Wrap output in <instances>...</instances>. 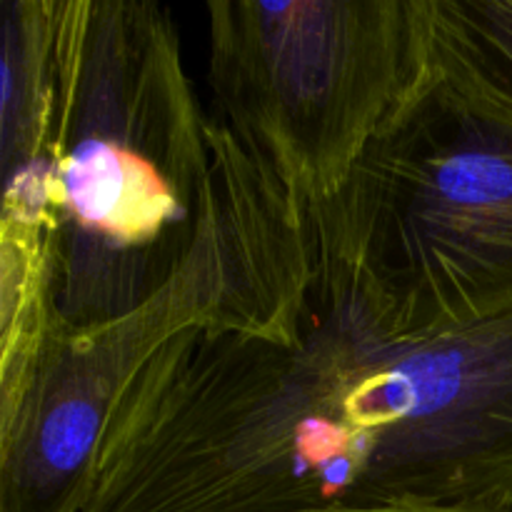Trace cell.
Returning <instances> with one entry per match:
<instances>
[{"mask_svg":"<svg viewBox=\"0 0 512 512\" xmlns=\"http://www.w3.org/2000/svg\"><path fill=\"white\" fill-rule=\"evenodd\" d=\"M195 248L133 313L85 330L50 328L18 398L0 405V512H80L110 408L180 330L263 323L298 295L313 263L310 210L225 125Z\"/></svg>","mask_w":512,"mask_h":512,"instance_id":"277c9868","label":"cell"},{"mask_svg":"<svg viewBox=\"0 0 512 512\" xmlns=\"http://www.w3.org/2000/svg\"><path fill=\"white\" fill-rule=\"evenodd\" d=\"M310 223L408 330L512 308V95L470 58L438 0L428 73Z\"/></svg>","mask_w":512,"mask_h":512,"instance_id":"3957f363","label":"cell"},{"mask_svg":"<svg viewBox=\"0 0 512 512\" xmlns=\"http://www.w3.org/2000/svg\"><path fill=\"white\" fill-rule=\"evenodd\" d=\"M215 123L313 210L428 73L435 0H210Z\"/></svg>","mask_w":512,"mask_h":512,"instance_id":"5b68a950","label":"cell"},{"mask_svg":"<svg viewBox=\"0 0 512 512\" xmlns=\"http://www.w3.org/2000/svg\"><path fill=\"white\" fill-rule=\"evenodd\" d=\"M48 153L55 320L123 318L183 268L215 180L213 125L168 5L60 0Z\"/></svg>","mask_w":512,"mask_h":512,"instance_id":"7a4b0ae2","label":"cell"},{"mask_svg":"<svg viewBox=\"0 0 512 512\" xmlns=\"http://www.w3.org/2000/svg\"><path fill=\"white\" fill-rule=\"evenodd\" d=\"M470 58L512 95V0H438Z\"/></svg>","mask_w":512,"mask_h":512,"instance_id":"52a82bcc","label":"cell"},{"mask_svg":"<svg viewBox=\"0 0 512 512\" xmlns=\"http://www.w3.org/2000/svg\"><path fill=\"white\" fill-rule=\"evenodd\" d=\"M310 243L268 323L190 325L140 368L80 512H512V308L408 330Z\"/></svg>","mask_w":512,"mask_h":512,"instance_id":"6da1fadb","label":"cell"},{"mask_svg":"<svg viewBox=\"0 0 512 512\" xmlns=\"http://www.w3.org/2000/svg\"><path fill=\"white\" fill-rule=\"evenodd\" d=\"M60 0H0L3 173L48 158L55 115Z\"/></svg>","mask_w":512,"mask_h":512,"instance_id":"8992f818","label":"cell"}]
</instances>
